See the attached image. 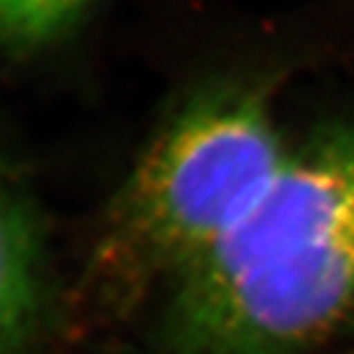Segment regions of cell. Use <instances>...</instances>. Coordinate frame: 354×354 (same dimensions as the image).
I'll return each mask as SVG.
<instances>
[{"label": "cell", "instance_id": "3", "mask_svg": "<svg viewBox=\"0 0 354 354\" xmlns=\"http://www.w3.org/2000/svg\"><path fill=\"white\" fill-rule=\"evenodd\" d=\"M48 279L38 201L0 146V354H39L50 315Z\"/></svg>", "mask_w": 354, "mask_h": 354}, {"label": "cell", "instance_id": "1", "mask_svg": "<svg viewBox=\"0 0 354 354\" xmlns=\"http://www.w3.org/2000/svg\"><path fill=\"white\" fill-rule=\"evenodd\" d=\"M354 323V118L291 144L153 304L150 354H313Z\"/></svg>", "mask_w": 354, "mask_h": 354}, {"label": "cell", "instance_id": "2", "mask_svg": "<svg viewBox=\"0 0 354 354\" xmlns=\"http://www.w3.org/2000/svg\"><path fill=\"white\" fill-rule=\"evenodd\" d=\"M290 146L270 91L209 79L165 114L109 205L83 279L106 319L156 304L227 232Z\"/></svg>", "mask_w": 354, "mask_h": 354}, {"label": "cell", "instance_id": "4", "mask_svg": "<svg viewBox=\"0 0 354 354\" xmlns=\"http://www.w3.org/2000/svg\"><path fill=\"white\" fill-rule=\"evenodd\" d=\"M101 0H0V51L28 57L71 38Z\"/></svg>", "mask_w": 354, "mask_h": 354}]
</instances>
